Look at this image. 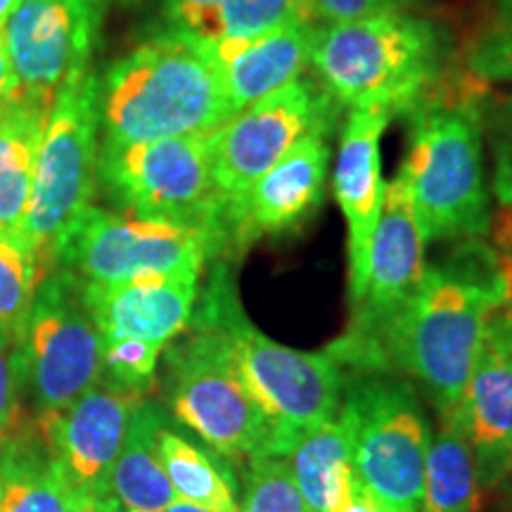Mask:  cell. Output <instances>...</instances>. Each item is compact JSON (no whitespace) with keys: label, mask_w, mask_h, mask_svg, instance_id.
Wrapping results in <instances>:
<instances>
[{"label":"cell","mask_w":512,"mask_h":512,"mask_svg":"<svg viewBox=\"0 0 512 512\" xmlns=\"http://www.w3.org/2000/svg\"><path fill=\"white\" fill-rule=\"evenodd\" d=\"M512 299V252L484 238L460 240L382 335V356L418 384L439 418L453 413L491 316Z\"/></svg>","instance_id":"cell-1"},{"label":"cell","mask_w":512,"mask_h":512,"mask_svg":"<svg viewBox=\"0 0 512 512\" xmlns=\"http://www.w3.org/2000/svg\"><path fill=\"white\" fill-rule=\"evenodd\" d=\"M486 93L489 88L460 72L406 114L408 155L399 174L427 242L475 240L491 230L494 214L484 171Z\"/></svg>","instance_id":"cell-2"},{"label":"cell","mask_w":512,"mask_h":512,"mask_svg":"<svg viewBox=\"0 0 512 512\" xmlns=\"http://www.w3.org/2000/svg\"><path fill=\"white\" fill-rule=\"evenodd\" d=\"M102 143L204 136L233 117L214 64L195 38L166 29L98 79Z\"/></svg>","instance_id":"cell-3"},{"label":"cell","mask_w":512,"mask_h":512,"mask_svg":"<svg viewBox=\"0 0 512 512\" xmlns=\"http://www.w3.org/2000/svg\"><path fill=\"white\" fill-rule=\"evenodd\" d=\"M451 36L408 10L320 24L313 67L328 93L349 110L411 114L444 81Z\"/></svg>","instance_id":"cell-4"},{"label":"cell","mask_w":512,"mask_h":512,"mask_svg":"<svg viewBox=\"0 0 512 512\" xmlns=\"http://www.w3.org/2000/svg\"><path fill=\"white\" fill-rule=\"evenodd\" d=\"M192 316L226 337L242 384L271 422L275 458H287L304 434L335 418L347 389L342 363L330 349L299 351L256 328L242 309L226 261L216 264Z\"/></svg>","instance_id":"cell-5"},{"label":"cell","mask_w":512,"mask_h":512,"mask_svg":"<svg viewBox=\"0 0 512 512\" xmlns=\"http://www.w3.org/2000/svg\"><path fill=\"white\" fill-rule=\"evenodd\" d=\"M164 349V403L202 444L230 458L273 456V427L240 380L223 332L192 316Z\"/></svg>","instance_id":"cell-6"},{"label":"cell","mask_w":512,"mask_h":512,"mask_svg":"<svg viewBox=\"0 0 512 512\" xmlns=\"http://www.w3.org/2000/svg\"><path fill=\"white\" fill-rule=\"evenodd\" d=\"M98 76L76 74L55 95L41 150L22 238L43 273L57 266V252L72 228L93 207L98 185Z\"/></svg>","instance_id":"cell-7"},{"label":"cell","mask_w":512,"mask_h":512,"mask_svg":"<svg viewBox=\"0 0 512 512\" xmlns=\"http://www.w3.org/2000/svg\"><path fill=\"white\" fill-rule=\"evenodd\" d=\"M98 183L126 214L202 230L214 254H223V200L214 181L211 133L131 145L102 143Z\"/></svg>","instance_id":"cell-8"},{"label":"cell","mask_w":512,"mask_h":512,"mask_svg":"<svg viewBox=\"0 0 512 512\" xmlns=\"http://www.w3.org/2000/svg\"><path fill=\"white\" fill-rule=\"evenodd\" d=\"M358 415L354 467L384 512H420L432 427L418 387L389 373H358L347 384Z\"/></svg>","instance_id":"cell-9"},{"label":"cell","mask_w":512,"mask_h":512,"mask_svg":"<svg viewBox=\"0 0 512 512\" xmlns=\"http://www.w3.org/2000/svg\"><path fill=\"white\" fill-rule=\"evenodd\" d=\"M19 347L24 394L38 415L64 408L100 382L102 337L72 271L57 266L43 275L19 325Z\"/></svg>","instance_id":"cell-10"},{"label":"cell","mask_w":512,"mask_h":512,"mask_svg":"<svg viewBox=\"0 0 512 512\" xmlns=\"http://www.w3.org/2000/svg\"><path fill=\"white\" fill-rule=\"evenodd\" d=\"M425 235L415 216L411 192L401 174L384 185V202L368 249L366 280L347 335L330 344L342 366L358 373L389 370L382 356V335L411 302L425 275Z\"/></svg>","instance_id":"cell-11"},{"label":"cell","mask_w":512,"mask_h":512,"mask_svg":"<svg viewBox=\"0 0 512 512\" xmlns=\"http://www.w3.org/2000/svg\"><path fill=\"white\" fill-rule=\"evenodd\" d=\"M209 256H216L214 245L202 230L88 207L62 242L57 266L83 283L112 285L143 275L202 273Z\"/></svg>","instance_id":"cell-12"},{"label":"cell","mask_w":512,"mask_h":512,"mask_svg":"<svg viewBox=\"0 0 512 512\" xmlns=\"http://www.w3.org/2000/svg\"><path fill=\"white\" fill-rule=\"evenodd\" d=\"M337 110L339 102L323 83L299 76L216 128L211 133V159L223 207L238 200L299 140L311 133H332Z\"/></svg>","instance_id":"cell-13"},{"label":"cell","mask_w":512,"mask_h":512,"mask_svg":"<svg viewBox=\"0 0 512 512\" xmlns=\"http://www.w3.org/2000/svg\"><path fill=\"white\" fill-rule=\"evenodd\" d=\"M330 133H311L290 147L235 202L223 207V254L245 252L261 238L304 226L325 195L330 169Z\"/></svg>","instance_id":"cell-14"},{"label":"cell","mask_w":512,"mask_h":512,"mask_svg":"<svg viewBox=\"0 0 512 512\" xmlns=\"http://www.w3.org/2000/svg\"><path fill=\"white\" fill-rule=\"evenodd\" d=\"M95 27L86 0H22L3 27L17 91L53 105L64 83L91 69Z\"/></svg>","instance_id":"cell-15"},{"label":"cell","mask_w":512,"mask_h":512,"mask_svg":"<svg viewBox=\"0 0 512 512\" xmlns=\"http://www.w3.org/2000/svg\"><path fill=\"white\" fill-rule=\"evenodd\" d=\"M136 401L98 382L64 408L38 415L50 458L93 512H110L112 470Z\"/></svg>","instance_id":"cell-16"},{"label":"cell","mask_w":512,"mask_h":512,"mask_svg":"<svg viewBox=\"0 0 512 512\" xmlns=\"http://www.w3.org/2000/svg\"><path fill=\"white\" fill-rule=\"evenodd\" d=\"M475 458L482 489L501 484L512 465V309L486 325L465 392L451 415Z\"/></svg>","instance_id":"cell-17"},{"label":"cell","mask_w":512,"mask_h":512,"mask_svg":"<svg viewBox=\"0 0 512 512\" xmlns=\"http://www.w3.org/2000/svg\"><path fill=\"white\" fill-rule=\"evenodd\" d=\"M202 273L143 275L126 283H83V304L102 344L140 342L166 349L188 330L200 299Z\"/></svg>","instance_id":"cell-18"},{"label":"cell","mask_w":512,"mask_h":512,"mask_svg":"<svg viewBox=\"0 0 512 512\" xmlns=\"http://www.w3.org/2000/svg\"><path fill=\"white\" fill-rule=\"evenodd\" d=\"M394 117L384 110H351L339 138L332 190L349 228V302L356 306L366 280L368 249L384 202L382 133Z\"/></svg>","instance_id":"cell-19"},{"label":"cell","mask_w":512,"mask_h":512,"mask_svg":"<svg viewBox=\"0 0 512 512\" xmlns=\"http://www.w3.org/2000/svg\"><path fill=\"white\" fill-rule=\"evenodd\" d=\"M318 29L313 19H294L252 38L197 43L219 74L230 110L238 114L254 100L304 76L313 64Z\"/></svg>","instance_id":"cell-20"},{"label":"cell","mask_w":512,"mask_h":512,"mask_svg":"<svg viewBox=\"0 0 512 512\" xmlns=\"http://www.w3.org/2000/svg\"><path fill=\"white\" fill-rule=\"evenodd\" d=\"M50 110V102L22 91L0 102V235L22 230Z\"/></svg>","instance_id":"cell-21"},{"label":"cell","mask_w":512,"mask_h":512,"mask_svg":"<svg viewBox=\"0 0 512 512\" xmlns=\"http://www.w3.org/2000/svg\"><path fill=\"white\" fill-rule=\"evenodd\" d=\"M166 413L155 401L140 399L128 418L110 482V512H159L176 501L157 451Z\"/></svg>","instance_id":"cell-22"},{"label":"cell","mask_w":512,"mask_h":512,"mask_svg":"<svg viewBox=\"0 0 512 512\" xmlns=\"http://www.w3.org/2000/svg\"><path fill=\"white\" fill-rule=\"evenodd\" d=\"M0 512H93L50 458L41 434L17 432L0 444Z\"/></svg>","instance_id":"cell-23"},{"label":"cell","mask_w":512,"mask_h":512,"mask_svg":"<svg viewBox=\"0 0 512 512\" xmlns=\"http://www.w3.org/2000/svg\"><path fill=\"white\" fill-rule=\"evenodd\" d=\"M162 12L171 31L204 43L252 38L294 19H313L309 0H162Z\"/></svg>","instance_id":"cell-24"},{"label":"cell","mask_w":512,"mask_h":512,"mask_svg":"<svg viewBox=\"0 0 512 512\" xmlns=\"http://www.w3.org/2000/svg\"><path fill=\"white\" fill-rule=\"evenodd\" d=\"M157 451L166 477L181 501L214 512H240L242 489L226 456L207 444H195L169 425L159 430Z\"/></svg>","instance_id":"cell-25"},{"label":"cell","mask_w":512,"mask_h":512,"mask_svg":"<svg viewBox=\"0 0 512 512\" xmlns=\"http://www.w3.org/2000/svg\"><path fill=\"white\" fill-rule=\"evenodd\" d=\"M358 415L344 396L337 415L304 434L287 453L294 484L311 512H328L332 482L344 465L354 460Z\"/></svg>","instance_id":"cell-26"},{"label":"cell","mask_w":512,"mask_h":512,"mask_svg":"<svg viewBox=\"0 0 512 512\" xmlns=\"http://www.w3.org/2000/svg\"><path fill=\"white\" fill-rule=\"evenodd\" d=\"M477 465L463 430L453 418H441L432 432L425 463L420 512H479Z\"/></svg>","instance_id":"cell-27"},{"label":"cell","mask_w":512,"mask_h":512,"mask_svg":"<svg viewBox=\"0 0 512 512\" xmlns=\"http://www.w3.org/2000/svg\"><path fill=\"white\" fill-rule=\"evenodd\" d=\"M463 72L489 91L512 88V0H486L463 46Z\"/></svg>","instance_id":"cell-28"},{"label":"cell","mask_w":512,"mask_h":512,"mask_svg":"<svg viewBox=\"0 0 512 512\" xmlns=\"http://www.w3.org/2000/svg\"><path fill=\"white\" fill-rule=\"evenodd\" d=\"M36 254L19 235H0V328H17L43 278Z\"/></svg>","instance_id":"cell-29"},{"label":"cell","mask_w":512,"mask_h":512,"mask_svg":"<svg viewBox=\"0 0 512 512\" xmlns=\"http://www.w3.org/2000/svg\"><path fill=\"white\" fill-rule=\"evenodd\" d=\"M240 512H311L285 458H249Z\"/></svg>","instance_id":"cell-30"},{"label":"cell","mask_w":512,"mask_h":512,"mask_svg":"<svg viewBox=\"0 0 512 512\" xmlns=\"http://www.w3.org/2000/svg\"><path fill=\"white\" fill-rule=\"evenodd\" d=\"M484 138L491 152V188L505 211L512 214V91L484 95Z\"/></svg>","instance_id":"cell-31"},{"label":"cell","mask_w":512,"mask_h":512,"mask_svg":"<svg viewBox=\"0 0 512 512\" xmlns=\"http://www.w3.org/2000/svg\"><path fill=\"white\" fill-rule=\"evenodd\" d=\"M19 325L0 328V444L19 432V418H22L24 366Z\"/></svg>","instance_id":"cell-32"},{"label":"cell","mask_w":512,"mask_h":512,"mask_svg":"<svg viewBox=\"0 0 512 512\" xmlns=\"http://www.w3.org/2000/svg\"><path fill=\"white\" fill-rule=\"evenodd\" d=\"M418 0H309L311 17L320 24L354 22V19L408 10Z\"/></svg>","instance_id":"cell-33"},{"label":"cell","mask_w":512,"mask_h":512,"mask_svg":"<svg viewBox=\"0 0 512 512\" xmlns=\"http://www.w3.org/2000/svg\"><path fill=\"white\" fill-rule=\"evenodd\" d=\"M328 512H384L368 486L363 484V479L358 477L354 460L337 472L335 482H332Z\"/></svg>","instance_id":"cell-34"},{"label":"cell","mask_w":512,"mask_h":512,"mask_svg":"<svg viewBox=\"0 0 512 512\" xmlns=\"http://www.w3.org/2000/svg\"><path fill=\"white\" fill-rule=\"evenodd\" d=\"M15 91H17V81H15V74H12L8 53H5L3 29H0V102H3L10 93H15Z\"/></svg>","instance_id":"cell-35"},{"label":"cell","mask_w":512,"mask_h":512,"mask_svg":"<svg viewBox=\"0 0 512 512\" xmlns=\"http://www.w3.org/2000/svg\"><path fill=\"white\" fill-rule=\"evenodd\" d=\"M159 512H214V510H207V508H202V505H195V503H188V501H181V498H176L174 503L166 505V508Z\"/></svg>","instance_id":"cell-36"},{"label":"cell","mask_w":512,"mask_h":512,"mask_svg":"<svg viewBox=\"0 0 512 512\" xmlns=\"http://www.w3.org/2000/svg\"><path fill=\"white\" fill-rule=\"evenodd\" d=\"M19 3H22V0H0V29L5 27V22H8L12 12L17 10Z\"/></svg>","instance_id":"cell-37"},{"label":"cell","mask_w":512,"mask_h":512,"mask_svg":"<svg viewBox=\"0 0 512 512\" xmlns=\"http://www.w3.org/2000/svg\"><path fill=\"white\" fill-rule=\"evenodd\" d=\"M88 3V8L93 10V15H95V19H100V12L105 10V5L110 3V0H86Z\"/></svg>","instance_id":"cell-38"},{"label":"cell","mask_w":512,"mask_h":512,"mask_svg":"<svg viewBox=\"0 0 512 512\" xmlns=\"http://www.w3.org/2000/svg\"><path fill=\"white\" fill-rule=\"evenodd\" d=\"M503 482H508V484H510V489H512V465H510V470H508V477H505Z\"/></svg>","instance_id":"cell-39"},{"label":"cell","mask_w":512,"mask_h":512,"mask_svg":"<svg viewBox=\"0 0 512 512\" xmlns=\"http://www.w3.org/2000/svg\"><path fill=\"white\" fill-rule=\"evenodd\" d=\"M508 306H510V309H512V299H510V304H508Z\"/></svg>","instance_id":"cell-40"}]
</instances>
